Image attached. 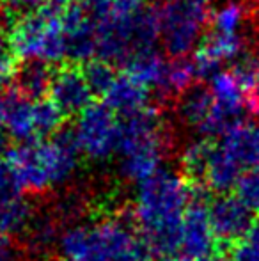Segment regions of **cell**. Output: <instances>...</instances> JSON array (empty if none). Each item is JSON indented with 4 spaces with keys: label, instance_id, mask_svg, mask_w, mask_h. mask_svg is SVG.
Wrapping results in <instances>:
<instances>
[{
    "label": "cell",
    "instance_id": "cell-1",
    "mask_svg": "<svg viewBox=\"0 0 259 261\" xmlns=\"http://www.w3.org/2000/svg\"><path fill=\"white\" fill-rule=\"evenodd\" d=\"M192 201L183 176L165 167L137 187L133 217L148 252L165 259L180 252L181 224Z\"/></svg>",
    "mask_w": 259,
    "mask_h": 261
},
{
    "label": "cell",
    "instance_id": "cell-2",
    "mask_svg": "<svg viewBox=\"0 0 259 261\" xmlns=\"http://www.w3.org/2000/svg\"><path fill=\"white\" fill-rule=\"evenodd\" d=\"M78 148L71 132L31 144H20L7 162L18 181L31 192H48L64 187L78 169Z\"/></svg>",
    "mask_w": 259,
    "mask_h": 261
},
{
    "label": "cell",
    "instance_id": "cell-3",
    "mask_svg": "<svg viewBox=\"0 0 259 261\" xmlns=\"http://www.w3.org/2000/svg\"><path fill=\"white\" fill-rule=\"evenodd\" d=\"M64 261H144L146 245L121 217L66 227L59 242Z\"/></svg>",
    "mask_w": 259,
    "mask_h": 261
},
{
    "label": "cell",
    "instance_id": "cell-4",
    "mask_svg": "<svg viewBox=\"0 0 259 261\" xmlns=\"http://www.w3.org/2000/svg\"><path fill=\"white\" fill-rule=\"evenodd\" d=\"M167 148L163 117L158 110L144 109L119 117V171L137 185L144 183L162 169Z\"/></svg>",
    "mask_w": 259,
    "mask_h": 261
},
{
    "label": "cell",
    "instance_id": "cell-5",
    "mask_svg": "<svg viewBox=\"0 0 259 261\" xmlns=\"http://www.w3.org/2000/svg\"><path fill=\"white\" fill-rule=\"evenodd\" d=\"M158 41L160 27L156 9L144 7L131 14L118 13L98 27L96 59L126 68V64L138 55L155 52Z\"/></svg>",
    "mask_w": 259,
    "mask_h": 261
},
{
    "label": "cell",
    "instance_id": "cell-6",
    "mask_svg": "<svg viewBox=\"0 0 259 261\" xmlns=\"http://www.w3.org/2000/svg\"><path fill=\"white\" fill-rule=\"evenodd\" d=\"M9 39L16 59L23 62H45L52 66L68 59L63 11L52 6L20 16L11 29Z\"/></svg>",
    "mask_w": 259,
    "mask_h": 261
},
{
    "label": "cell",
    "instance_id": "cell-7",
    "mask_svg": "<svg viewBox=\"0 0 259 261\" xmlns=\"http://www.w3.org/2000/svg\"><path fill=\"white\" fill-rule=\"evenodd\" d=\"M160 43L172 59H187L204 41L211 20L208 0H165L156 9Z\"/></svg>",
    "mask_w": 259,
    "mask_h": 261
},
{
    "label": "cell",
    "instance_id": "cell-8",
    "mask_svg": "<svg viewBox=\"0 0 259 261\" xmlns=\"http://www.w3.org/2000/svg\"><path fill=\"white\" fill-rule=\"evenodd\" d=\"M63 117L50 100H32L20 93L6 94V132L20 144L57 135Z\"/></svg>",
    "mask_w": 259,
    "mask_h": 261
},
{
    "label": "cell",
    "instance_id": "cell-9",
    "mask_svg": "<svg viewBox=\"0 0 259 261\" xmlns=\"http://www.w3.org/2000/svg\"><path fill=\"white\" fill-rule=\"evenodd\" d=\"M71 134L83 156L105 162L118 153L119 116L105 103H93L78 116Z\"/></svg>",
    "mask_w": 259,
    "mask_h": 261
},
{
    "label": "cell",
    "instance_id": "cell-10",
    "mask_svg": "<svg viewBox=\"0 0 259 261\" xmlns=\"http://www.w3.org/2000/svg\"><path fill=\"white\" fill-rule=\"evenodd\" d=\"M217 244L210 220V210L200 199H194L183 217L180 234V252L187 261L211 258Z\"/></svg>",
    "mask_w": 259,
    "mask_h": 261
},
{
    "label": "cell",
    "instance_id": "cell-11",
    "mask_svg": "<svg viewBox=\"0 0 259 261\" xmlns=\"http://www.w3.org/2000/svg\"><path fill=\"white\" fill-rule=\"evenodd\" d=\"M66 38V57L73 62L87 64L98 54V25L82 11L78 4L63 9Z\"/></svg>",
    "mask_w": 259,
    "mask_h": 261
},
{
    "label": "cell",
    "instance_id": "cell-12",
    "mask_svg": "<svg viewBox=\"0 0 259 261\" xmlns=\"http://www.w3.org/2000/svg\"><path fill=\"white\" fill-rule=\"evenodd\" d=\"M215 238L224 244H238L245 238L254 222L252 212L236 196H218L208 206Z\"/></svg>",
    "mask_w": 259,
    "mask_h": 261
},
{
    "label": "cell",
    "instance_id": "cell-13",
    "mask_svg": "<svg viewBox=\"0 0 259 261\" xmlns=\"http://www.w3.org/2000/svg\"><path fill=\"white\" fill-rule=\"evenodd\" d=\"M50 101L63 116H80L93 105V91L78 68H63L55 71L48 91Z\"/></svg>",
    "mask_w": 259,
    "mask_h": 261
},
{
    "label": "cell",
    "instance_id": "cell-14",
    "mask_svg": "<svg viewBox=\"0 0 259 261\" xmlns=\"http://www.w3.org/2000/svg\"><path fill=\"white\" fill-rule=\"evenodd\" d=\"M218 148L243 172L259 169V123H240L224 135Z\"/></svg>",
    "mask_w": 259,
    "mask_h": 261
},
{
    "label": "cell",
    "instance_id": "cell-15",
    "mask_svg": "<svg viewBox=\"0 0 259 261\" xmlns=\"http://www.w3.org/2000/svg\"><path fill=\"white\" fill-rule=\"evenodd\" d=\"M149 89L130 75H118L116 82L105 94V105L112 109L119 117H126L138 110L148 109Z\"/></svg>",
    "mask_w": 259,
    "mask_h": 261
},
{
    "label": "cell",
    "instance_id": "cell-16",
    "mask_svg": "<svg viewBox=\"0 0 259 261\" xmlns=\"http://www.w3.org/2000/svg\"><path fill=\"white\" fill-rule=\"evenodd\" d=\"M213 96L208 86H192L188 91L178 96L176 101V114L181 124L192 128L199 134L206 121L210 119L213 112Z\"/></svg>",
    "mask_w": 259,
    "mask_h": 261
},
{
    "label": "cell",
    "instance_id": "cell-17",
    "mask_svg": "<svg viewBox=\"0 0 259 261\" xmlns=\"http://www.w3.org/2000/svg\"><path fill=\"white\" fill-rule=\"evenodd\" d=\"M63 224L57 220L52 210L36 212L28 229L25 231V245L27 251L34 256H46L55 247H59L61 237L64 231H61Z\"/></svg>",
    "mask_w": 259,
    "mask_h": 261
},
{
    "label": "cell",
    "instance_id": "cell-18",
    "mask_svg": "<svg viewBox=\"0 0 259 261\" xmlns=\"http://www.w3.org/2000/svg\"><path fill=\"white\" fill-rule=\"evenodd\" d=\"M252 9L247 0H224L211 11V32L218 36H247Z\"/></svg>",
    "mask_w": 259,
    "mask_h": 261
},
{
    "label": "cell",
    "instance_id": "cell-19",
    "mask_svg": "<svg viewBox=\"0 0 259 261\" xmlns=\"http://www.w3.org/2000/svg\"><path fill=\"white\" fill-rule=\"evenodd\" d=\"M167 69H169V61H165L155 50L130 61L126 64V75L140 82L146 89L167 94Z\"/></svg>",
    "mask_w": 259,
    "mask_h": 261
},
{
    "label": "cell",
    "instance_id": "cell-20",
    "mask_svg": "<svg viewBox=\"0 0 259 261\" xmlns=\"http://www.w3.org/2000/svg\"><path fill=\"white\" fill-rule=\"evenodd\" d=\"M208 87H210L213 101L218 109L231 114V116L238 117V119H242L243 112L247 110L245 93H243L242 84L236 79L233 69L231 71H224V69H222L220 73H217V75L208 82Z\"/></svg>",
    "mask_w": 259,
    "mask_h": 261
},
{
    "label": "cell",
    "instance_id": "cell-21",
    "mask_svg": "<svg viewBox=\"0 0 259 261\" xmlns=\"http://www.w3.org/2000/svg\"><path fill=\"white\" fill-rule=\"evenodd\" d=\"M243 176V171L231 160L225 153L220 151L218 146H213V153L210 158V165L206 171V185L211 190L218 192L220 196L231 192L233 189H236L240 178Z\"/></svg>",
    "mask_w": 259,
    "mask_h": 261
},
{
    "label": "cell",
    "instance_id": "cell-22",
    "mask_svg": "<svg viewBox=\"0 0 259 261\" xmlns=\"http://www.w3.org/2000/svg\"><path fill=\"white\" fill-rule=\"evenodd\" d=\"M53 71L50 64L45 62H25L16 71V86L18 93L32 100H41L45 94H48L50 86L53 80Z\"/></svg>",
    "mask_w": 259,
    "mask_h": 261
},
{
    "label": "cell",
    "instance_id": "cell-23",
    "mask_svg": "<svg viewBox=\"0 0 259 261\" xmlns=\"http://www.w3.org/2000/svg\"><path fill=\"white\" fill-rule=\"evenodd\" d=\"M233 73L242 84V89L245 93L247 112L259 119V55L257 57H243L236 62Z\"/></svg>",
    "mask_w": 259,
    "mask_h": 261
},
{
    "label": "cell",
    "instance_id": "cell-24",
    "mask_svg": "<svg viewBox=\"0 0 259 261\" xmlns=\"http://www.w3.org/2000/svg\"><path fill=\"white\" fill-rule=\"evenodd\" d=\"M211 153H213V146L206 139H195V141H190L188 144H185L180 155V164L183 172L188 178L195 179V181L204 179L206 178L208 165H210Z\"/></svg>",
    "mask_w": 259,
    "mask_h": 261
},
{
    "label": "cell",
    "instance_id": "cell-25",
    "mask_svg": "<svg viewBox=\"0 0 259 261\" xmlns=\"http://www.w3.org/2000/svg\"><path fill=\"white\" fill-rule=\"evenodd\" d=\"M85 208H87L85 197L82 194L69 190V192L61 194L50 210H52L53 215L57 217V220L61 224H66V227H71L78 224V220L85 213Z\"/></svg>",
    "mask_w": 259,
    "mask_h": 261
},
{
    "label": "cell",
    "instance_id": "cell-26",
    "mask_svg": "<svg viewBox=\"0 0 259 261\" xmlns=\"http://www.w3.org/2000/svg\"><path fill=\"white\" fill-rule=\"evenodd\" d=\"M197 73L194 68L192 59H172L169 61V69H167V94H183L192 86H195L194 80Z\"/></svg>",
    "mask_w": 259,
    "mask_h": 261
},
{
    "label": "cell",
    "instance_id": "cell-27",
    "mask_svg": "<svg viewBox=\"0 0 259 261\" xmlns=\"http://www.w3.org/2000/svg\"><path fill=\"white\" fill-rule=\"evenodd\" d=\"M80 69H82L87 86L91 87L94 96H96V94L105 96V94L108 93V89L112 87V84L116 82V79H118L112 64L101 61V59H94V61L83 64V68H80Z\"/></svg>",
    "mask_w": 259,
    "mask_h": 261
},
{
    "label": "cell",
    "instance_id": "cell-28",
    "mask_svg": "<svg viewBox=\"0 0 259 261\" xmlns=\"http://www.w3.org/2000/svg\"><path fill=\"white\" fill-rule=\"evenodd\" d=\"M21 192H23V187L18 181L11 164L0 158V215L25 199Z\"/></svg>",
    "mask_w": 259,
    "mask_h": 261
},
{
    "label": "cell",
    "instance_id": "cell-29",
    "mask_svg": "<svg viewBox=\"0 0 259 261\" xmlns=\"http://www.w3.org/2000/svg\"><path fill=\"white\" fill-rule=\"evenodd\" d=\"M235 196L252 213H259V169L243 172L235 189Z\"/></svg>",
    "mask_w": 259,
    "mask_h": 261
},
{
    "label": "cell",
    "instance_id": "cell-30",
    "mask_svg": "<svg viewBox=\"0 0 259 261\" xmlns=\"http://www.w3.org/2000/svg\"><path fill=\"white\" fill-rule=\"evenodd\" d=\"M82 11L100 27L107 20H110L114 14H118V7H116V0H78Z\"/></svg>",
    "mask_w": 259,
    "mask_h": 261
},
{
    "label": "cell",
    "instance_id": "cell-31",
    "mask_svg": "<svg viewBox=\"0 0 259 261\" xmlns=\"http://www.w3.org/2000/svg\"><path fill=\"white\" fill-rule=\"evenodd\" d=\"M16 71V55H14V50L11 46V39L0 29V86L14 79Z\"/></svg>",
    "mask_w": 259,
    "mask_h": 261
},
{
    "label": "cell",
    "instance_id": "cell-32",
    "mask_svg": "<svg viewBox=\"0 0 259 261\" xmlns=\"http://www.w3.org/2000/svg\"><path fill=\"white\" fill-rule=\"evenodd\" d=\"M0 261H21V251L13 234L0 229Z\"/></svg>",
    "mask_w": 259,
    "mask_h": 261
},
{
    "label": "cell",
    "instance_id": "cell-33",
    "mask_svg": "<svg viewBox=\"0 0 259 261\" xmlns=\"http://www.w3.org/2000/svg\"><path fill=\"white\" fill-rule=\"evenodd\" d=\"M229 261H259V249L242 240L236 245H233Z\"/></svg>",
    "mask_w": 259,
    "mask_h": 261
},
{
    "label": "cell",
    "instance_id": "cell-34",
    "mask_svg": "<svg viewBox=\"0 0 259 261\" xmlns=\"http://www.w3.org/2000/svg\"><path fill=\"white\" fill-rule=\"evenodd\" d=\"M6 4V9L13 11V13H32V11L39 9L43 0H0Z\"/></svg>",
    "mask_w": 259,
    "mask_h": 261
},
{
    "label": "cell",
    "instance_id": "cell-35",
    "mask_svg": "<svg viewBox=\"0 0 259 261\" xmlns=\"http://www.w3.org/2000/svg\"><path fill=\"white\" fill-rule=\"evenodd\" d=\"M144 4H146V0H116L118 13H121V14L137 13V11L144 9Z\"/></svg>",
    "mask_w": 259,
    "mask_h": 261
},
{
    "label": "cell",
    "instance_id": "cell-36",
    "mask_svg": "<svg viewBox=\"0 0 259 261\" xmlns=\"http://www.w3.org/2000/svg\"><path fill=\"white\" fill-rule=\"evenodd\" d=\"M243 240H245L247 244L254 245L256 249H259V217L257 219H254L252 226H250V229L247 231V234H245Z\"/></svg>",
    "mask_w": 259,
    "mask_h": 261
},
{
    "label": "cell",
    "instance_id": "cell-37",
    "mask_svg": "<svg viewBox=\"0 0 259 261\" xmlns=\"http://www.w3.org/2000/svg\"><path fill=\"white\" fill-rule=\"evenodd\" d=\"M6 134V96L0 94V144H2Z\"/></svg>",
    "mask_w": 259,
    "mask_h": 261
},
{
    "label": "cell",
    "instance_id": "cell-38",
    "mask_svg": "<svg viewBox=\"0 0 259 261\" xmlns=\"http://www.w3.org/2000/svg\"><path fill=\"white\" fill-rule=\"evenodd\" d=\"M48 2H50V6L55 7V9H66V7L76 4L78 0H48Z\"/></svg>",
    "mask_w": 259,
    "mask_h": 261
},
{
    "label": "cell",
    "instance_id": "cell-39",
    "mask_svg": "<svg viewBox=\"0 0 259 261\" xmlns=\"http://www.w3.org/2000/svg\"><path fill=\"white\" fill-rule=\"evenodd\" d=\"M203 261H225V259L217 258V256H211V258H206V259H203Z\"/></svg>",
    "mask_w": 259,
    "mask_h": 261
},
{
    "label": "cell",
    "instance_id": "cell-40",
    "mask_svg": "<svg viewBox=\"0 0 259 261\" xmlns=\"http://www.w3.org/2000/svg\"><path fill=\"white\" fill-rule=\"evenodd\" d=\"M257 39H259V18H257Z\"/></svg>",
    "mask_w": 259,
    "mask_h": 261
},
{
    "label": "cell",
    "instance_id": "cell-41",
    "mask_svg": "<svg viewBox=\"0 0 259 261\" xmlns=\"http://www.w3.org/2000/svg\"><path fill=\"white\" fill-rule=\"evenodd\" d=\"M163 261H176V259H163Z\"/></svg>",
    "mask_w": 259,
    "mask_h": 261
}]
</instances>
